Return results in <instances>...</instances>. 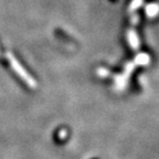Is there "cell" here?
Returning <instances> with one entry per match:
<instances>
[{"label":"cell","mask_w":159,"mask_h":159,"mask_svg":"<svg viewBox=\"0 0 159 159\" xmlns=\"http://www.w3.org/2000/svg\"><path fill=\"white\" fill-rule=\"evenodd\" d=\"M128 38H129V43H130V45L134 47V48H137V43H138V41H137L136 33H135L134 31H133V32H129Z\"/></svg>","instance_id":"cell-2"},{"label":"cell","mask_w":159,"mask_h":159,"mask_svg":"<svg viewBox=\"0 0 159 159\" xmlns=\"http://www.w3.org/2000/svg\"><path fill=\"white\" fill-rule=\"evenodd\" d=\"M6 59L8 60V63H9L10 67L12 69V71L16 73L17 75H19L21 79H22L23 82H25L28 85H29L31 89H34L37 87V82L35 80H33V77L29 74V73L23 69V66L19 63L17 59L15 57V55L11 52H7L6 53Z\"/></svg>","instance_id":"cell-1"}]
</instances>
